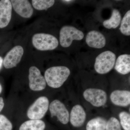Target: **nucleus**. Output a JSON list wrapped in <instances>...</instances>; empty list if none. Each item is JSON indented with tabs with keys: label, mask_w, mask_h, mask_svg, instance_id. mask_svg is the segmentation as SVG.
I'll return each mask as SVG.
<instances>
[{
	"label": "nucleus",
	"mask_w": 130,
	"mask_h": 130,
	"mask_svg": "<svg viewBox=\"0 0 130 130\" xmlns=\"http://www.w3.org/2000/svg\"><path fill=\"white\" fill-rule=\"evenodd\" d=\"M12 6L9 0L0 1V28L6 27L11 19Z\"/></svg>",
	"instance_id": "nucleus-12"
},
{
	"label": "nucleus",
	"mask_w": 130,
	"mask_h": 130,
	"mask_svg": "<svg viewBox=\"0 0 130 130\" xmlns=\"http://www.w3.org/2000/svg\"><path fill=\"white\" fill-rule=\"evenodd\" d=\"M62 1L64 2H70L72 1Z\"/></svg>",
	"instance_id": "nucleus-27"
},
{
	"label": "nucleus",
	"mask_w": 130,
	"mask_h": 130,
	"mask_svg": "<svg viewBox=\"0 0 130 130\" xmlns=\"http://www.w3.org/2000/svg\"><path fill=\"white\" fill-rule=\"evenodd\" d=\"M70 73V69L66 67H53L46 70L44 77L48 86L53 88H58L67 80Z\"/></svg>",
	"instance_id": "nucleus-1"
},
{
	"label": "nucleus",
	"mask_w": 130,
	"mask_h": 130,
	"mask_svg": "<svg viewBox=\"0 0 130 130\" xmlns=\"http://www.w3.org/2000/svg\"><path fill=\"white\" fill-rule=\"evenodd\" d=\"M3 64V59L1 56H0V70L2 67Z\"/></svg>",
	"instance_id": "nucleus-25"
},
{
	"label": "nucleus",
	"mask_w": 130,
	"mask_h": 130,
	"mask_svg": "<svg viewBox=\"0 0 130 130\" xmlns=\"http://www.w3.org/2000/svg\"><path fill=\"white\" fill-rule=\"evenodd\" d=\"M107 121L101 117L91 120L87 123L86 130H106Z\"/></svg>",
	"instance_id": "nucleus-18"
},
{
	"label": "nucleus",
	"mask_w": 130,
	"mask_h": 130,
	"mask_svg": "<svg viewBox=\"0 0 130 130\" xmlns=\"http://www.w3.org/2000/svg\"><path fill=\"white\" fill-rule=\"evenodd\" d=\"M121 21L120 12L118 9H114L112 12V15L109 19L103 22V25L108 29H115L119 25Z\"/></svg>",
	"instance_id": "nucleus-17"
},
{
	"label": "nucleus",
	"mask_w": 130,
	"mask_h": 130,
	"mask_svg": "<svg viewBox=\"0 0 130 130\" xmlns=\"http://www.w3.org/2000/svg\"><path fill=\"white\" fill-rule=\"evenodd\" d=\"M115 69L120 74H128L130 72V55L124 54L120 55L115 61Z\"/></svg>",
	"instance_id": "nucleus-15"
},
{
	"label": "nucleus",
	"mask_w": 130,
	"mask_h": 130,
	"mask_svg": "<svg viewBox=\"0 0 130 130\" xmlns=\"http://www.w3.org/2000/svg\"><path fill=\"white\" fill-rule=\"evenodd\" d=\"M3 90V88L1 84H0V94H1L2 93Z\"/></svg>",
	"instance_id": "nucleus-26"
},
{
	"label": "nucleus",
	"mask_w": 130,
	"mask_h": 130,
	"mask_svg": "<svg viewBox=\"0 0 130 130\" xmlns=\"http://www.w3.org/2000/svg\"><path fill=\"white\" fill-rule=\"evenodd\" d=\"M49 110L51 117L56 116L61 123L66 124L70 120V114L64 105L59 100L53 101L50 105Z\"/></svg>",
	"instance_id": "nucleus-8"
},
{
	"label": "nucleus",
	"mask_w": 130,
	"mask_h": 130,
	"mask_svg": "<svg viewBox=\"0 0 130 130\" xmlns=\"http://www.w3.org/2000/svg\"><path fill=\"white\" fill-rule=\"evenodd\" d=\"M120 125L124 130H130V115L126 112H121L119 115Z\"/></svg>",
	"instance_id": "nucleus-21"
},
{
	"label": "nucleus",
	"mask_w": 130,
	"mask_h": 130,
	"mask_svg": "<svg viewBox=\"0 0 130 130\" xmlns=\"http://www.w3.org/2000/svg\"><path fill=\"white\" fill-rule=\"evenodd\" d=\"M46 124L41 120H30L23 123L19 130H44Z\"/></svg>",
	"instance_id": "nucleus-16"
},
{
	"label": "nucleus",
	"mask_w": 130,
	"mask_h": 130,
	"mask_svg": "<svg viewBox=\"0 0 130 130\" xmlns=\"http://www.w3.org/2000/svg\"><path fill=\"white\" fill-rule=\"evenodd\" d=\"M32 45L40 51H48L55 49L59 45L58 39L54 36L46 33H37L32 38Z\"/></svg>",
	"instance_id": "nucleus-3"
},
{
	"label": "nucleus",
	"mask_w": 130,
	"mask_h": 130,
	"mask_svg": "<svg viewBox=\"0 0 130 130\" xmlns=\"http://www.w3.org/2000/svg\"><path fill=\"white\" fill-rule=\"evenodd\" d=\"M24 53L23 47L20 45L15 46L10 50L3 60V64L6 69L15 67L20 62Z\"/></svg>",
	"instance_id": "nucleus-9"
},
{
	"label": "nucleus",
	"mask_w": 130,
	"mask_h": 130,
	"mask_svg": "<svg viewBox=\"0 0 130 130\" xmlns=\"http://www.w3.org/2000/svg\"><path fill=\"white\" fill-rule=\"evenodd\" d=\"M12 124L11 121L2 114H0V130H12Z\"/></svg>",
	"instance_id": "nucleus-23"
},
{
	"label": "nucleus",
	"mask_w": 130,
	"mask_h": 130,
	"mask_svg": "<svg viewBox=\"0 0 130 130\" xmlns=\"http://www.w3.org/2000/svg\"><path fill=\"white\" fill-rule=\"evenodd\" d=\"M29 87L34 91H40L44 90L46 85L44 77L42 75L38 68L31 66L29 69Z\"/></svg>",
	"instance_id": "nucleus-7"
},
{
	"label": "nucleus",
	"mask_w": 130,
	"mask_h": 130,
	"mask_svg": "<svg viewBox=\"0 0 130 130\" xmlns=\"http://www.w3.org/2000/svg\"><path fill=\"white\" fill-rule=\"evenodd\" d=\"M110 99L116 106H128L130 104V92L127 90L114 91L110 95Z\"/></svg>",
	"instance_id": "nucleus-14"
},
{
	"label": "nucleus",
	"mask_w": 130,
	"mask_h": 130,
	"mask_svg": "<svg viewBox=\"0 0 130 130\" xmlns=\"http://www.w3.org/2000/svg\"><path fill=\"white\" fill-rule=\"evenodd\" d=\"M84 37L83 32L74 26H64L60 31V43L63 47H68L73 41H80L83 39Z\"/></svg>",
	"instance_id": "nucleus-4"
},
{
	"label": "nucleus",
	"mask_w": 130,
	"mask_h": 130,
	"mask_svg": "<svg viewBox=\"0 0 130 130\" xmlns=\"http://www.w3.org/2000/svg\"><path fill=\"white\" fill-rule=\"evenodd\" d=\"M86 118V112L81 105H77L73 107L70 113V119L73 126H81L85 121Z\"/></svg>",
	"instance_id": "nucleus-13"
},
{
	"label": "nucleus",
	"mask_w": 130,
	"mask_h": 130,
	"mask_svg": "<svg viewBox=\"0 0 130 130\" xmlns=\"http://www.w3.org/2000/svg\"><path fill=\"white\" fill-rule=\"evenodd\" d=\"M10 1L14 11L20 16L25 18H29L32 16L33 9L29 1L12 0Z\"/></svg>",
	"instance_id": "nucleus-10"
},
{
	"label": "nucleus",
	"mask_w": 130,
	"mask_h": 130,
	"mask_svg": "<svg viewBox=\"0 0 130 130\" xmlns=\"http://www.w3.org/2000/svg\"><path fill=\"white\" fill-rule=\"evenodd\" d=\"M120 25V31L125 36H130V11L128 10L126 13L121 21Z\"/></svg>",
	"instance_id": "nucleus-20"
},
{
	"label": "nucleus",
	"mask_w": 130,
	"mask_h": 130,
	"mask_svg": "<svg viewBox=\"0 0 130 130\" xmlns=\"http://www.w3.org/2000/svg\"><path fill=\"white\" fill-rule=\"evenodd\" d=\"M87 45L90 47L103 48L106 44V38L102 33L96 30H92L88 32L86 37Z\"/></svg>",
	"instance_id": "nucleus-11"
},
{
	"label": "nucleus",
	"mask_w": 130,
	"mask_h": 130,
	"mask_svg": "<svg viewBox=\"0 0 130 130\" xmlns=\"http://www.w3.org/2000/svg\"><path fill=\"white\" fill-rule=\"evenodd\" d=\"M106 130H121L119 121L115 117L110 118L107 122Z\"/></svg>",
	"instance_id": "nucleus-22"
},
{
	"label": "nucleus",
	"mask_w": 130,
	"mask_h": 130,
	"mask_svg": "<svg viewBox=\"0 0 130 130\" xmlns=\"http://www.w3.org/2000/svg\"><path fill=\"white\" fill-rule=\"evenodd\" d=\"M116 56L110 51L103 52L96 57L95 62V70L98 73L105 74L112 70L115 64Z\"/></svg>",
	"instance_id": "nucleus-2"
},
{
	"label": "nucleus",
	"mask_w": 130,
	"mask_h": 130,
	"mask_svg": "<svg viewBox=\"0 0 130 130\" xmlns=\"http://www.w3.org/2000/svg\"><path fill=\"white\" fill-rule=\"evenodd\" d=\"M49 106V102L46 97L38 98L28 108L27 116L30 120H41L45 116Z\"/></svg>",
	"instance_id": "nucleus-5"
},
{
	"label": "nucleus",
	"mask_w": 130,
	"mask_h": 130,
	"mask_svg": "<svg viewBox=\"0 0 130 130\" xmlns=\"http://www.w3.org/2000/svg\"><path fill=\"white\" fill-rule=\"evenodd\" d=\"M83 96L86 101L94 106H102L106 103V93L104 90L100 89H87L84 92Z\"/></svg>",
	"instance_id": "nucleus-6"
},
{
	"label": "nucleus",
	"mask_w": 130,
	"mask_h": 130,
	"mask_svg": "<svg viewBox=\"0 0 130 130\" xmlns=\"http://www.w3.org/2000/svg\"><path fill=\"white\" fill-rule=\"evenodd\" d=\"M5 106L4 100L2 97H0V113L2 111Z\"/></svg>",
	"instance_id": "nucleus-24"
},
{
	"label": "nucleus",
	"mask_w": 130,
	"mask_h": 130,
	"mask_svg": "<svg viewBox=\"0 0 130 130\" xmlns=\"http://www.w3.org/2000/svg\"><path fill=\"white\" fill-rule=\"evenodd\" d=\"M54 0H32L31 3L33 7L38 10H47L53 6Z\"/></svg>",
	"instance_id": "nucleus-19"
}]
</instances>
